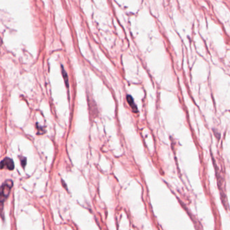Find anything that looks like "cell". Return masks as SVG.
I'll list each match as a JSON object with an SVG mask.
<instances>
[{
  "mask_svg": "<svg viewBox=\"0 0 230 230\" xmlns=\"http://www.w3.org/2000/svg\"><path fill=\"white\" fill-rule=\"evenodd\" d=\"M127 101H128V102L129 103V105L131 106V107L132 108V109H134V111H136V112H137V107H136V105L134 104V99H132V97L131 96H130V95H128V96H127Z\"/></svg>",
  "mask_w": 230,
  "mask_h": 230,
  "instance_id": "3957f363",
  "label": "cell"
},
{
  "mask_svg": "<svg viewBox=\"0 0 230 230\" xmlns=\"http://www.w3.org/2000/svg\"><path fill=\"white\" fill-rule=\"evenodd\" d=\"M13 182L12 180H6L3 184H2L1 187V202L3 203L4 200H6L7 198V196H9L10 191L12 188Z\"/></svg>",
  "mask_w": 230,
  "mask_h": 230,
  "instance_id": "6da1fadb",
  "label": "cell"
},
{
  "mask_svg": "<svg viewBox=\"0 0 230 230\" xmlns=\"http://www.w3.org/2000/svg\"><path fill=\"white\" fill-rule=\"evenodd\" d=\"M1 169L6 167L9 170H13L14 168V161L12 159L9 158V157H6L4 160H2L1 163Z\"/></svg>",
  "mask_w": 230,
  "mask_h": 230,
  "instance_id": "7a4b0ae2",
  "label": "cell"
}]
</instances>
